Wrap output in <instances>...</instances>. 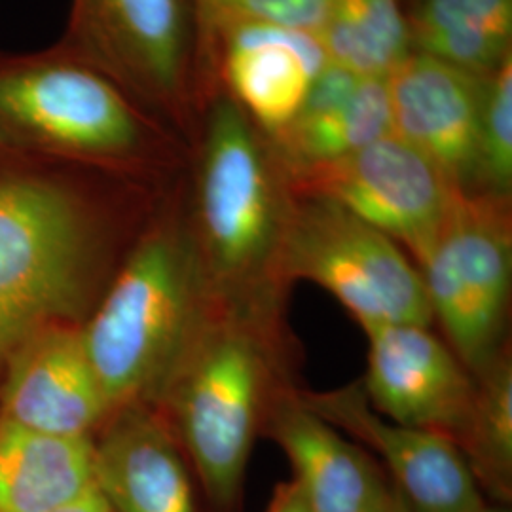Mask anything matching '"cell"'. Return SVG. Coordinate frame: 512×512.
<instances>
[{"label": "cell", "mask_w": 512, "mask_h": 512, "mask_svg": "<svg viewBox=\"0 0 512 512\" xmlns=\"http://www.w3.org/2000/svg\"><path fill=\"white\" fill-rule=\"evenodd\" d=\"M266 311L211 298L162 391L213 512L241 509L256 433L279 389Z\"/></svg>", "instance_id": "cell-1"}, {"label": "cell", "mask_w": 512, "mask_h": 512, "mask_svg": "<svg viewBox=\"0 0 512 512\" xmlns=\"http://www.w3.org/2000/svg\"><path fill=\"white\" fill-rule=\"evenodd\" d=\"M211 298L194 243L156 230L137 245L82 329L109 412L164 391Z\"/></svg>", "instance_id": "cell-2"}, {"label": "cell", "mask_w": 512, "mask_h": 512, "mask_svg": "<svg viewBox=\"0 0 512 512\" xmlns=\"http://www.w3.org/2000/svg\"><path fill=\"white\" fill-rule=\"evenodd\" d=\"M287 203L274 156L238 103L219 99L203 141L194 243L215 300L270 306L279 291L274 264Z\"/></svg>", "instance_id": "cell-3"}, {"label": "cell", "mask_w": 512, "mask_h": 512, "mask_svg": "<svg viewBox=\"0 0 512 512\" xmlns=\"http://www.w3.org/2000/svg\"><path fill=\"white\" fill-rule=\"evenodd\" d=\"M274 279L277 289L296 279L323 287L363 329L435 321L420 270L399 243L334 203L291 190Z\"/></svg>", "instance_id": "cell-4"}, {"label": "cell", "mask_w": 512, "mask_h": 512, "mask_svg": "<svg viewBox=\"0 0 512 512\" xmlns=\"http://www.w3.org/2000/svg\"><path fill=\"white\" fill-rule=\"evenodd\" d=\"M88 256L90 224L73 194L0 177V370L31 334L78 308Z\"/></svg>", "instance_id": "cell-5"}, {"label": "cell", "mask_w": 512, "mask_h": 512, "mask_svg": "<svg viewBox=\"0 0 512 512\" xmlns=\"http://www.w3.org/2000/svg\"><path fill=\"white\" fill-rule=\"evenodd\" d=\"M418 270L433 319L475 376L503 348L512 281L509 198L458 190Z\"/></svg>", "instance_id": "cell-6"}, {"label": "cell", "mask_w": 512, "mask_h": 512, "mask_svg": "<svg viewBox=\"0 0 512 512\" xmlns=\"http://www.w3.org/2000/svg\"><path fill=\"white\" fill-rule=\"evenodd\" d=\"M0 126L40 145L120 156L141 139L120 88L88 63L25 59L0 65Z\"/></svg>", "instance_id": "cell-7"}, {"label": "cell", "mask_w": 512, "mask_h": 512, "mask_svg": "<svg viewBox=\"0 0 512 512\" xmlns=\"http://www.w3.org/2000/svg\"><path fill=\"white\" fill-rule=\"evenodd\" d=\"M293 194L321 198L420 258L458 192L397 133L330 164L285 173Z\"/></svg>", "instance_id": "cell-8"}, {"label": "cell", "mask_w": 512, "mask_h": 512, "mask_svg": "<svg viewBox=\"0 0 512 512\" xmlns=\"http://www.w3.org/2000/svg\"><path fill=\"white\" fill-rule=\"evenodd\" d=\"M71 35L88 65L152 105L175 109L188 78L186 0H74Z\"/></svg>", "instance_id": "cell-9"}, {"label": "cell", "mask_w": 512, "mask_h": 512, "mask_svg": "<svg viewBox=\"0 0 512 512\" xmlns=\"http://www.w3.org/2000/svg\"><path fill=\"white\" fill-rule=\"evenodd\" d=\"M300 397L317 416L384 459L389 482L414 511L478 512L486 505L454 440L387 420L370 406L361 384Z\"/></svg>", "instance_id": "cell-10"}, {"label": "cell", "mask_w": 512, "mask_h": 512, "mask_svg": "<svg viewBox=\"0 0 512 512\" xmlns=\"http://www.w3.org/2000/svg\"><path fill=\"white\" fill-rule=\"evenodd\" d=\"M368 366L361 384L387 420L458 442L475 397V376L429 327H366Z\"/></svg>", "instance_id": "cell-11"}, {"label": "cell", "mask_w": 512, "mask_h": 512, "mask_svg": "<svg viewBox=\"0 0 512 512\" xmlns=\"http://www.w3.org/2000/svg\"><path fill=\"white\" fill-rule=\"evenodd\" d=\"M484 80L420 52H410L387 76L393 133L467 194L475 190Z\"/></svg>", "instance_id": "cell-12"}, {"label": "cell", "mask_w": 512, "mask_h": 512, "mask_svg": "<svg viewBox=\"0 0 512 512\" xmlns=\"http://www.w3.org/2000/svg\"><path fill=\"white\" fill-rule=\"evenodd\" d=\"M0 420L52 437H90L109 414L84 348L82 330L48 325L31 334L6 363Z\"/></svg>", "instance_id": "cell-13"}, {"label": "cell", "mask_w": 512, "mask_h": 512, "mask_svg": "<svg viewBox=\"0 0 512 512\" xmlns=\"http://www.w3.org/2000/svg\"><path fill=\"white\" fill-rule=\"evenodd\" d=\"M294 469L311 512H384L391 482L363 448L349 442L302 397L279 387L264 420Z\"/></svg>", "instance_id": "cell-14"}, {"label": "cell", "mask_w": 512, "mask_h": 512, "mask_svg": "<svg viewBox=\"0 0 512 512\" xmlns=\"http://www.w3.org/2000/svg\"><path fill=\"white\" fill-rule=\"evenodd\" d=\"M224 78L270 137L293 124L310 84L329 65L319 35L270 25L238 23L219 33Z\"/></svg>", "instance_id": "cell-15"}, {"label": "cell", "mask_w": 512, "mask_h": 512, "mask_svg": "<svg viewBox=\"0 0 512 512\" xmlns=\"http://www.w3.org/2000/svg\"><path fill=\"white\" fill-rule=\"evenodd\" d=\"M93 442V484L112 512H196L181 448L164 423L129 406Z\"/></svg>", "instance_id": "cell-16"}, {"label": "cell", "mask_w": 512, "mask_h": 512, "mask_svg": "<svg viewBox=\"0 0 512 512\" xmlns=\"http://www.w3.org/2000/svg\"><path fill=\"white\" fill-rule=\"evenodd\" d=\"M93 486V442L0 420V512H52Z\"/></svg>", "instance_id": "cell-17"}, {"label": "cell", "mask_w": 512, "mask_h": 512, "mask_svg": "<svg viewBox=\"0 0 512 512\" xmlns=\"http://www.w3.org/2000/svg\"><path fill=\"white\" fill-rule=\"evenodd\" d=\"M393 133L387 78H361L355 92L336 109L294 118L274 135L275 162L283 173L330 164Z\"/></svg>", "instance_id": "cell-18"}, {"label": "cell", "mask_w": 512, "mask_h": 512, "mask_svg": "<svg viewBox=\"0 0 512 512\" xmlns=\"http://www.w3.org/2000/svg\"><path fill=\"white\" fill-rule=\"evenodd\" d=\"M480 492L499 505L512 495V363L509 349L475 374V397L456 442Z\"/></svg>", "instance_id": "cell-19"}, {"label": "cell", "mask_w": 512, "mask_h": 512, "mask_svg": "<svg viewBox=\"0 0 512 512\" xmlns=\"http://www.w3.org/2000/svg\"><path fill=\"white\" fill-rule=\"evenodd\" d=\"M319 38L329 63L361 78H387L412 52L399 0H334Z\"/></svg>", "instance_id": "cell-20"}, {"label": "cell", "mask_w": 512, "mask_h": 512, "mask_svg": "<svg viewBox=\"0 0 512 512\" xmlns=\"http://www.w3.org/2000/svg\"><path fill=\"white\" fill-rule=\"evenodd\" d=\"M512 186V57L484 80L476 141L475 190L509 198Z\"/></svg>", "instance_id": "cell-21"}, {"label": "cell", "mask_w": 512, "mask_h": 512, "mask_svg": "<svg viewBox=\"0 0 512 512\" xmlns=\"http://www.w3.org/2000/svg\"><path fill=\"white\" fill-rule=\"evenodd\" d=\"M334 0H192L211 37L238 23H270L319 35Z\"/></svg>", "instance_id": "cell-22"}, {"label": "cell", "mask_w": 512, "mask_h": 512, "mask_svg": "<svg viewBox=\"0 0 512 512\" xmlns=\"http://www.w3.org/2000/svg\"><path fill=\"white\" fill-rule=\"evenodd\" d=\"M408 19L410 42L439 31L501 29L512 31V0H420Z\"/></svg>", "instance_id": "cell-23"}, {"label": "cell", "mask_w": 512, "mask_h": 512, "mask_svg": "<svg viewBox=\"0 0 512 512\" xmlns=\"http://www.w3.org/2000/svg\"><path fill=\"white\" fill-rule=\"evenodd\" d=\"M266 512H311L306 497L302 494L298 482L291 478L275 486L274 497Z\"/></svg>", "instance_id": "cell-24"}, {"label": "cell", "mask_w": 512, "mask_h": 512, "mask_svg": "<svg viewBox=\"0 0 512 512\" xmlns=\"http://www.w3.org/2000/svg\"><path fill=\"white\" fill-rule=\"evenodd\" d=\"M52 512H112V509L105 501V497L99 494V490L93 486L92 490H88L86 494L80 495L78 499L67 503L65 507H59Z\"/></svg>", "instance_id": "cell-25"}, {"label": "cell", "mask_w": 512, "mask_h": 512, "mask_svg": "<svg viewBox=\"0 0 512 512\" xmlns=\"http://www.w3.org/2000/svg\"><path fill=\"white\" fill-rule=\"evenodd\" d=\"M384 512H416L404 499L403 495L397 492V488L391 484V495H389V501H387V507Z\"/></svg>", "instance_id": "cell-26"}, {"label": "cell", "mask_w": 512, "mask_h": 512, "mask_svg": "<svg viewBox=\"0 0 512 512\" xmlns=\"http://www.w3.org/2000/svg\"><path fill=\"white\" fill-rule=\"evenodd\" d=\"M478 512H511L509 511V509H507V507H505V505H499V503H497V505H488V503H486V505H484V507H482V509H480V511Z\"/></svg>", "instance_id": "cell-27"}]
</instances>
